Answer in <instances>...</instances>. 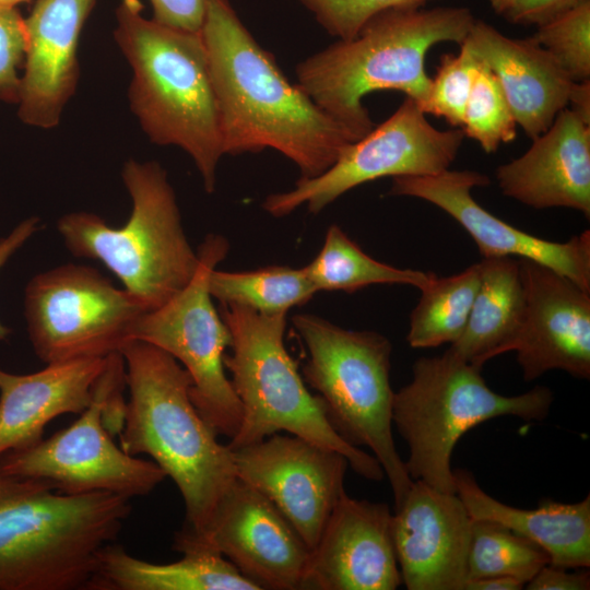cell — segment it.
<instances>
[{
	"instance_id": "6da1fadb",
	"label": "cell",
	"mask_w": 590,
	"mask_h": 590,
	"mask_svg": "<svg viewBox=\"0 0 590 590\" xmlns=\"http://www.w3.org/2000/svg\"><path fill=\"white\" fill-rule=\"evenodd\" d=\"M201 35L216 95L223 153L273 149L302 178L328 169L357 139L281 71L229 0H208Z\"/></svg>"
},
{
	"instance_id": "7a4b0ae2",
	"label": "cell",
	"mask_w": 590,
	"mask_h": 590,
	"mask_svg": "<svg viewBox=\"0 0 590 590\" xmlns=\"http://www.w3.org/2000/svg\"><path fill=\"white\" fill-rule=\"evenodd\" d=\"M126 403L120 448L153 459L176 484L186 520L178 534L200 540L213 514L236 480L232 450L203 420L190 398L192 380L167 352L142 341L122 350Z\"/></svg>"
},
{
	"instance_id": "3957f363",
	"label": "cell",
	"mask_w": 590,
	"mask_h": 590,
	"mask_svg": "<svg viewBox=\"0 0 590 590\" xmlns=\"http://www.w3.org/2000/svg\"><path fill=\"white\" fill-rule=\"evenodd\" d=\"M130 512L125 496L66 494L0 468V590H91Z\"/></svg>"
},
{
	"instance_id": "277c9868",
	"label": "cell",
	"mask_w": 590,
	"mask_h": 590,
	"mask_svg": "<svg viewBox=\"0 0 590 590\" xmlns=\"http://www.w3.org/2000/svg\"><path fill=\"white\" fill-rule=\"evenodd\" d=\"M475 19L465 7L391 9L349 40H337L299 62L297 84L356 139L375 126L363 98L394 90L422 109L432 85L425 57L433 46L461 45Z\"/></svg>"
},
{
	"instance_id": "5b68a950",
	"label": "cell",
	"mask_w": 590,
	"mask_h": 590,
	"mask_svg": "<svg viewBox=\"0 0 590 590\" xmlns=\"http://www.w3.org/2000/svg\"><path fill=\"white\" fill-rule=\"evenodd\" d=\"M115 42L129 62L131 110L151 142L185 151L213 192L224 155L216 95L201 32L148 19L140 0H120Z\"/></svg>"
},
{
	"instance_id": "8992f818",
	"label": "cell",
	"mask_w": 590,
	"mask_h": 590,
	"mask_svg": "<svg viewBox=\"0 0 590 590\" xmlns=\"http://www.w3.org/2000/svg\"><path fill=\"white\" fill-rule=\"evenodd\" d=\"M121 177L132 201L123 226L81 211L61 216L57 229L73 256L102 262L151 311L190 283L199 253L186 237L174 189L157 162L128 160Z\"/></svg>"
},
{
	"instance_id": "52a82bcc",
	"label": "cell",
	"mask_w": 590,
	"mask_h": 590,
	"mask_svg": "<svg viewBox=\"0 0 590 590\" xmlns=\"http://www.w3.org/2000/svg\"><path fill=\"white\" fill-rule=\"evenodd\" d=\"M220 315L232 337L224 366L241 404L239 429L227 446L233 450L286 432L340 452L355 473L381 481L378 460L345 441L329 423L322 400L306 388L284 345L286 314L221 304Z\"/></svg>"
},
{
	"instance_id": "ba28073f",
	"label": "cell",
	"mask_w": 590,
	"mask_h": 590,
	"mask_svg": "<svg viewBox=\"0 0 590 590\" xmlns=\"http://www.w3.org/2000/svg\"><path fill=\"white\" fill-rule=\"evenodd\" d=\"M481 369L447 350L416 359L412 380L393 393L392 423L408 444L404 462L413 481L456 493L451 456L468 430L499 416L542 421L548 415V388L503 396L486 385Z\"/></svg>"
},
{
	"instance_id": "9c48e42d",
	"label": "cell",
	"mask_w": 590,
	"mask_h": 590,
	"mask_svg": "<svg viewBox=\"0 0 590 590\" xmlns=\"http://www.w3.org/2000/svg\"><path fill=\"white\" fill-rule=\"evenodd\" d=\"M293 324L308 352L304 377L322 400L329 423L345 441L371 451L398 507L413 480L392 435L390 341L375 331L346 330L310 314L294 316Z\"/></svg>"
},
{
	"instance_id": "30bf717a",
	"label": "cell",
	"mask_w": 590,
	"mask_h": 590,
	"mask_svg": "<svg viewBox=\"0 0 590 590\" xmlns=\"http://www.w3.org/2000/svg\"><path fill=\"white\" fill-rule=\"evenodd\" d=\"M121 353L108 356L91 404L71 425L32 446L0 456V468L10 474L50 483L58 492H109L127 498L145 496L166 475L153 461L126 453L106 427L113 399L126 387Z\"/></svg>"
},
{
	"instance_id": "8fae6325",
	"label": "cell",
	"mask_w": 590,
	"mask_h": 590,
	"mask_svg": "<svg viewBox=\"0 0 590 590\" xmlns=\"http://www.w3.org/2000/svg\"><path fill=\"white\" fill-rule=\"evenodd\" d=\"M144 312L135 297L87 266L40 272L24 292L28 339L46 364L121 353Z\"/></svg>"
},
{
	"instance_id": "7c38bea8",
	"label": "cell",
	"mask_w": 590,
	"mask_h": 590,
	"mask_svg": "<svg viewBox=\"0 0 590 590\" xmlns=\"http://www.w3.org/2000/svg\"><path fill=\"white\" fill-rule=\"evenodd\" d=\"M227 250L224 237L208 235L199 247V267L190 283L161 307L144 312L132 338L162 349L187 370L196 409L217 435L232 439L241 422V404L224 366L232 337L208 287L210 272Z\"/></svg>"
},
{
	"instance_id": "4fadbf2b",
	"label": "cell",
	"mask_w": 590,
	"mask_h": 590,
	"mask_svg": "<svg viewBox=\"0 0 590 590\" xmlns=\"http://www.w3.org/2000/svg\"><path fill=\"white\" fill-rule=\"evenodd\" d=\"M416 102L406 97L397 110L367 134L350 143L323 173L299 178L288 191L266 198L263 209L275 217L306 204L317 214L346 191L382 177L428 176L449 168L462 145L459 128L436 129Z\"/></svg>"
},
{
	"instance_id": "5bb4252c",
	"label": "cell",
	"mask_w": 590,
	"mask_h": 590,
	"mask_svg": "<svg viewBox=\"0 0 590 590\" xmlns=\"http://www.w3.org/2000/svg\"><path fill=\"white\" fill-rule=\"evenodd\" d=\"M232 456L236 477L268 497L311 550L345 493L346 458L299 436L280 433L233 449Z\"/></svg>"
},
{
	"instance_id": "9a60e30c",
	"label": "cell",
	"mask_w": 590,
	"mask_h": 590,
	"mask_svg": "<svg viewBox=\"0 0 590 590\" xmlns=\"http://www.w3.org/2000/svg\"><path fill=\"white\" fill-rule=\"evenodd\" d=\"M212 548L261 589H300L309 547L262 493L236 477L220 500L204 535L174 534L173 546Z\"/></svg>"
},
{
	"instance_id": "2e32d148",
	"label": "cell",
	"mask_w": 590,
	"mask_h": 590,
	"mask_svg": "<svg viewBox=\"0 0 590 590\" xmlns=\"http://www.w3.org/2000/svg\"><path fill=\"white\" fill-rule=\"evenodd\" d=\"M489 184L475 170L394 177L389 194L425 200L448 213L472 237L483 258L516 257L543 264L590 292V232L557 243L518 229L486 211L471 194Z\"/></svg>"
},
{
	"instance_id": "e0dca14e",
	"label": "cell",
	"mask_w": 590,
	"mask_h": 590,
	"mask_svg": "<svg viewBox=\"0 0 590 590\" xmlns=\"http://www.w3.org/2000/svg\"><path fill=\"white\" fill-rule=\"evenodd\" d=\"M524 292L520 329L510 352L523 379L560 369L590 377V292L538 262L519 259Z\"/></svg>"
},
{
	"instance_id": "ac0fdd59",
	"label": "cell",
	"mask_w": 590,
	"mask_h": 590,
	"mask_svg": "<svg viewBox=\"0 0 590 590\" xmlns=\"http://www.w3.org/2000/svg\"><path fill=\"white\" fill-rule=\"evenodd\" d=\"M401 583L389 506L345 492L309 552L300 589L394 590Z\"/></svg>"
},
{
	"instance_id": "d6986e66",
	"label": "cell",
	"mask_w": 590,
	"mask_h": 590,
	"mask_svg": "<svg viewBox=\"0 0 590 590\" xmlns=\"http://www.w3.org/2000/svg\"><path fill=\"white\" fill-rule=\"evenodd\" d=\"M472 522L457 493L414 480L392 515L402 583L409 590H463Z\"/></svg>"
},
{
	"instance_id": "ffe728a7",
	"label": "cell",
	"mask_w": 590,
	"mask_h": 590,
	"mask_svg": "<svg viewBox=\"0 0 590 590\" xmlns=\"http://www.w3.org/2000/svg\"><path fill=\"white\" fill-rule=\"evenodd\" d=\"M95 0H37L24 17L26 48L19 91V117L51 129L73 96L79 80L80 34Z\"/></svg>"
},
{
	"instance_id": "44dd1931",
	"label": "cell",
	"mask_w": 590,
	"mask_h": 590,
	"mask_svg": "<svg viewBox=\"0 0 590 590\" xmlns=\"http://www.w3.org/2000/svg\"><path fill=\"white\" fill-rule=\"evenodd\" d=\"M502 192L534 209L568 208L590 216V125L567 107L518 158L497 167Z\"/></svg>"
},
{
	"instance_id": "7402d4cb",
	"label": "cell",
	"mask_w": 590,
	"mask_h": 590,
	"mask_svg": "<svg viewBox=\"0 0 590 590\" xmlns=\"http://www.w3.org/2000/svg\"><path fill=\"white\" fill-rule=\"evenodd\" d=\"M497 78L517 125L534 139L567 107L573 81L534 38H511L475 20L462 42Z\"/></svg>"
},
{
	"instance_id": "603a6c76",
	"label": "cell",
	"mask_w": 590,
	"mask_h": 590,
	"mask_svg": "<svg viewBox=\"0 0 590 590\" xmlns=\"http://www.w3.org/2000/svg\"><path fill=\"white\" fill-rule=\"evenodd\" d=\"M108 356L50 363L32 374L0 368V456L43 439L57 416L81 414L93 400Z\"/></svg>"
},
{
	"instance_id": "cb8c5ba5",
	"label": "cell",
	"mask_w": 590,
	"mask_h": 590,
	"mask_svg": "<svg viewBox=\"0 0 590 590\" xmlns=\"http://www.w3.org/2000/svg\"><path fill=\"white\" fill-rule=\"evenodd\" d=\"M455 488L472 519L491 520L541 546L550 564L590 566V496L574 504L544 499L535 509L512 507L488 495L467 470H453Z\"/></svg>"
},
{
	"instance_id": "d4e9b609",
	"label": "cell",
	"mask_w": 590,
	"mask_h": 590,
	"mask_svg": "<svg viewBox=\"0 0 590 590\" xmlns=\"http://www.w3.org/2000/svg\"><path fill=\"white\" fill-rule=\"evenodd\" d=\"M182 557L154 564L129 554L117 542L99 554L91 590H259L219 552L200 545L174 547Z\"/></svg>"
},
{
	"instance_id": "484cf974",
	"label": "cell",
	"mask_w": 590,
	"mask_h": 590,
	"mask_svg": "<svg viewBox=\"0 0 590 590\" xmlns=\"http://www.w3.org/2000/svg\"><path fill=\"white\" fill-rule=\"evenodd\" d=\"M479 267V288L465 328L448 350L482 368L510 352L523 317L524 292L518 258H483Z\"/></svg>"
},
{
	"instance_id": "4316f807",
	"label": "cell",
	"mask_w": 590,
	"mask_h": 590,
	"mask_svg": "<svg viewBox=\"0 0 590 590\" xmlns=\"http://www.w3.org/2000/svg\"><path fill=\"white\" fill-rule=\"evenodd\" d=\"M317 291L356 292L373 284H405L418 290L432 272L399 269L365 253L338 225H331L317 257L304 267Z\"/></svg>"
},
{
	"instance_id": "83f0119b",
	"label": "cell",
	"mask_w": 590,
	"mask_h": 590,
	"mask_svg": "<svg viewBox=\"0 0 590 590\" xmlns=\"http://www.w3.org/2000/svg\"><path fill=\"white\" fill-rule=\"evenodd\" d=\"M479 283V262L458 274L435 275L420 290L422 295L410 315V346L428 349L457 341L465 328Z\"/></svg>"
},
{
	"instance_id": "f1b7e54d",
	"label": "cell",
	"mask_w": 590,
	"mask_h": 590,
	"mask_svg": "<svg viewBox=\"0 0 590 590\" xmlns=\"http://www.w3.org/2000/svg\"><path fill=\"white\" fill-rule=\"evenodd\" d=\"M208 287L211 296L223 305H240L263 315L286 314L318 292L304 268L281 266L243 272L213 269Z\"/></svg>"
},
{
	"instance_id": "f546056e",
	"label": "cell",
	"mask_w": 590,
	"mask_h": 590,
	"mask_svg": "<svg viewBox=\"0 0 590 590\" xmlns=\"http://www.w3.org/2000/svg\"><path fill=\"white\" fill-rule=\"evenodd\" d=\"M547 564L550 556L536 543L500 523L473 519L467 581L509 576L526 586Z\"/></svg>"
},
{
	"instance_id": "4dcf8cb0",
	"label": "cell",
	"mask_w": 590,
	"mask_h": 590,
	"mask_svg": "<svg viewBox=\"0 0 590 590\" xmlns=\"http://www.w3.org/2000/svg\"><path fill=\"white\" fill-rule=\"evenodd\" d=\"M517 122L495 74L481 62L471 88L461 127L487 154L517 137Z\"/></svg>"
},
{
	"instance_id": "1f68e13d",
	"label": "cell",
	"mask_w": 590,
	"mask_h": 590,
	"mask_svg": "<svg viewBox=\"0 0 590 590\" xmlns=\"http://www.w3.org/2000/svg\"><path fill=\"white\" fill-rule=\"evenodd\" d=\"M533 38L573 82L590 80V0L538 26Z\"/></svg>"
},
{
	"instance_id": "d6a6232c",
	"label": "cell",
	"mask_w": 590,
	"mask_h": 590,
	"mask_svg": "<svg viewBox=\"0 0 590 590\" xmlns=\"http://www.w3.org/2000/svg\"><path fill=\"white\" fill-rule=\"evenodd\" d=\"M459 46L458 55L445 54L440 57L422 110L441 117L453 128L461 129L473 80L481 61L464 45Z\"/></svg>"
},
{
	"instance_id": "836d02e7",
	"label": "cell",
	"mask_w": 590,
	"mask_h": 590,
	"mask_svg": "<svg viewBox=\"0 0 590 590\" xmlns=\"http://www.w3.org/2000/svg\"><path fill=\"white\" fill-rule=\"evenodd\" d=\"M434 0H299L328 34L354 38L375 15L391 9L422 8Z\"/></svg>"
},
{
	"instance_id": "e575fe53",
	"label": "cell",
	"mask_w": 590,
	"mask_h": 590,
	"mask_svg": "<svg viewBox=\"0 0 590 590\" xmlns=\"http://www.w3.org/2000/svg\"><path fill=\"white\" fill-rule=\"evenodd\" d=\"M26 33L24 17L15 7L0 5V101L17 103L20 64L24 61Z\"/></svg>"
},
{
	"instance_id": "d590c367",
	"label": "cell",
	"mask_w": 590,
	"mask_h": 590,
	"mask_svg": "<svg viewBox=\"0 0 590 590\" xmlns=\"http://www.w3.org/2000/svg\"><path fill=\"white\" fill-rule=\"evenodd\" d=\"M153 17L167 26L198 32L201 30L208 0H149Z\"/></svg>"
},
{
	"instance_id": "8d00e7d4",
	"label": "cell",
	"mask_w": 590,
	"mask_h": 590,
	"mask_svg": "<svg viewBox=\"0 0 590 590\" xmlns=\"http://www.w3.org/2000/svg\"><path fill=\"white\" fill-rule=\"evenodd\" d=\"M585 0H517L503 15L519 25L540 26L577 7Z\"/></svg>"
},
{
	"instance_id": "74e56055",
	"label": "cell",
	"mask_w": 590,
	"mask_h": 590,
	"mask_svg": "<svg viewBox=\"0 0 590 590\" xmlns=\"http://www.w3.org/2000/svg\"><path fill=\"white\" fill-rule=\"evenodd\" d=\"M529 590H588L590 575L586 570L570 571L569 568L547 564L526 585Z\"/></svg>"
},
{
	"instance_id": "f35d334b",
	"label": "cell",
	"mask_w": 590,
	"mask_h": 590,
	"mask_svg": "<svg viewBox=\"0 0 590 590\" xmlns=\"http://www.w3.org/2000/svg\"><path fill=\"white\" fill-rule=\"evenodd\" d=\"M39 227V219L31 216L20 222L9 234L0 237V270ZM11 332L10 328L0 322V341L7 340Z\"/></svg>"
},
{
	"instance_id": "ab89813d",
	"label": "cell",
	"mask_w": 590,
	"mask_h": 590,
	"mask_svg": "<svg viewBox=\"0 0 590 590\" xmlns=\"http://www.w3.org/2000/svg\"><path fill=\"white\" fill-rule=\"evenodd\" d=\"M567 106L578 118L590 125V80L573 83Z\"/></svg>"
},
{
	"instance_id": "60d3db41",
	"label": "cell",
	"mask_w": 590,
	"mask_h": 590,
	"mask_svg": "<svg viewBox=\"0 0 590 590\" xmlns=\"http://www.w3.org/2000/svg\"><path fill=\"white\" fill-rule=\"evenodd\" d=\"M524 585L514 577L491 576L468 580L463 590H520Z\"/></svg>"
},
{
	"instance_id": "b9f144b4",
	"label": "cell",
	"mask_w": 590,
	"mask_h": 590,
	"mask_svg": "<svg viewBox=\"0 0 590 590\" xmlns=\"http://www.w3.org/2000/svg\"><path fill=\"white\" fill-rule=\"evenodd\" d=\"M517 0H488L491 8L496 14L504 15Z\"/></svg>"
},
{
	"instance_id": "7bdbcfd3",
	"label": "cell",
	"mask_w": 590,
	"mask_h": 590,
	"mask_svg": "<svg viewBox=\"0 0 590 590\" xmlns=\"http://www.w3.org/2000/svg\"><path fill=\"white\" fill-rule=\"evenodd\" d=\"M30 0H0V5L4 7H15L20 3L27 2Z\"/></svg>"
}]
</instances>
